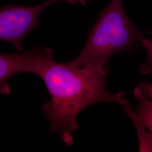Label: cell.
Returning <instances> with one entry per match:
<instances>
[{
  "label": "cell",
  "instance_id": "8",
  "mask_svg": "<svg viewBox=\"0 0 152 152\" xmlns=\"http://www.w3.org/2000/svg\"><path fill=\"white\" fill-rule=\"evenodd\" d=\"M136 88L142 96L152 102V83L141 82Z\"/></svg>",
  "mask_w": 152,
  "mask_h": 152
},
{
  "label": "cell",
  "instance_id": "10",
  "mask_svg": "<svg viewBox=\"0 0 152 152\" xmlns=\"http://www.w3.org/2000/svg\"><path fill=\"white\" fill-rule=\"evenodd\" d=\"M149 32L150 34H152V29H151V30H149Z\"/></svg>",
  "mask_w": 152,
  "mask_h": 152
},
{
  "label": "cell",
  "instance_id": "1",
  "mask_svg": "<svg viewBox=\"0 0 152 152\" xmlns=\"http://www.w3.org/2000/svg\"><path fill=\"white\" fill-rule=\"evenodd\" d=\"M108 72L75 67L68 63L50 60L39 75L44 81L51 99L42 108L51 124L50 131H59L66 146L74 144L73 133L80 127L76 118L83 109L99 102L129 103L124 92L112 94L105 81Z\"/></svg>",
  "mask_w": 152,
  "mask_h": 152
},
{
  "label": "cell",
  "instance_id": "7",
  "mask_svg": "<svg viewBox=\"0 0 152 152\" xmlns=\"http://www.w3.org/2000/svg\"><path fill=\"white\" fill-rule=\"evenodd\" d=\"M141 42L147 50L148 53L147 61L142 65L141 68V72L144 74L148 73L151 72L152 68V40L143 38L141 39Z\"/></svg>",
  "mask_w": 152,
  "mask_h": 152
},
{
  "label": "cell",
  "instance_id": "9",
  "mask_svg": "<svg viewBox=\"0 0 152 152\" xmlns=\"http://www.w3.org/2000/svg\"><path fill=\"white\" fill-rule=\"evenodd\" d=\"M60 1H65L68 3L72 4H81L82 5H86L87 4V0H59Z\"/></svg>",
  "mask_w": 152,
  "mask_h": 152
},
{
  "label": "cell",
  "instance_id": "3",
  "mask_svg": "<svg viewBox=\"0 0 152 152\" xmlns=\"http://www.w3.org/2000/svg\"><path fill=\"white\" fill-rule=\"evenodd\" d=\"M59 0H46L34 6H5L0 9V41L13 44L18 51H22L23 42L28 34L39 26L38 18L49 7Z\"/></svg>",
  "mask_w": 152,
  "mask_h": 152
},
{
  "label": "cell",
  "instance_id": "6",
  "mask_svg": "<svg viewBox=\"0 0 152 152\" xmlns=\"http://www.w3.org/2000/svg\"><path fill=\"white\" fill-rule=\"evenodd\" d=\"M134 94L139 101V107L136 109L137 115L152 135V102L142 96L137 88Z\"/></svg>",
  "mask_w": 152,
  "mask_h": 152
},
{
  "label": "cell",
  "instance_id": "2",
  "mask_svg": "<svg viewBox=\"0 0 152 152\" xmlns=\"http://www.w3.org/2000/svg\"><path fill=\"white\" fill-rule=\"evenodd\" d=\"M143 34L126 15L122 0H110L91 28L87 42L72 66L108 72L109 60L121 51H131Z\"/></svg>",
  "mask_w": 152,
  "mask_h": 152
},
{
  "label": "cell",
  "instance_id": "4",
  "mask_svg": "<svg viewBox=\"0 0 152 152\" xmlns=\"http://www.w3.org/2000/svg\"><path fill=\"white\" fill-rule=\"evenodd\" d=\"M54 51L48 48L33 47L25 51L12 54L0 53V92L9 95L8 81L11 77L22 72L38 75L51 59Z\"/></svg>",
  "mask_w": 152,
  "mask_h": 152
},
{
  "label": "cell",
  "instance_id": "5",
  "mask_svg": "<svg viewBox=\"0 0 152 152\" xmlns=\"http://www.w3.org/2000/svg\"><path fill=\"white\" fill-rule=\"evenodd\" d=\"M125 112L128 114L136 126L139 139V151L152 152V135L150 131L146 130L147 127L140 118L132 111L129 103L124 105Z\"/></svg>",
  "mask_w": 152,
  "mask_h": 152
}]
</instances>
